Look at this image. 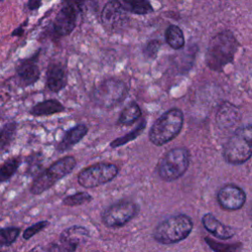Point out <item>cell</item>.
Segmentation results:
<instances>
[{
    "label": "cell",
    "mask_w": 252,
    "mask_h": 252,
    "mask_svg": "<svg viewBox=\"0 0 252 252\" xmlns=\"http://www.w3.org/2000/svg\"><path fill=\"white\" fill-rule=\"evenodd\" d=\"M239 43L231 32L223 31L217 33L210 40L206 51L207 66L214 71H221L233 61Z\"/></svg>",
    "instance_id": "6da1fadb"
},
{
    "label": "cell",
    "mask_w": 252,
    "mask_h": 252,
    "mask_svg": "<svg viewBox=\"0 0 252 252\" xmlns=\"http://www.w3.org/2000/svg\"><path fill=\"white\" fill-rule=\"evenodd\" d=\"M76 165L77 160L73 156H65L57 159L33 177L30 186V192L32 195H40L44 193L53 187L59 180L70 174Z\"/></svg>",
    "instance_id": "7a4b0ae2"
},
{
    "label": "cell",
    "mask_w": 252,
    "mask_h": 252,
    "mask_svg": "<svg viewBox=\"0 0 252 252\" xmlns=\"http://www.w3.org/2000/svg\"><path fill=\"white\" fill-rule=\"evenodd\" d=\"M252 156V125L237 128L223 148V157L228 163L240 164Z\"/></svg>",
    "instance_id": "3957f363"
},
{
    "label": "cell",
    "mask_w": 252,
    "mask_h": 252,
    "mask_svg": "<svg viewBox=\"0 0 252 252\" xmlns=\"http://www.w3.org/2000/svg\"><path fill=\"white\" fill-rule=\"evenodd\" d=\"M182 125V111L178 108H171L154 123L149 133L150 140L157 146L164 145L179 134Z\"/></svg>",
    "instance_id": "277c9868"
},
{
    "label": "cell",
    "mask_w": 252,
    "mask_h": 252,
    "mask_svg": "<svg viewBox=\"0 0 252 252\" xmlns=\"http://www.w3.org/2000/svg\"><path fill=\"white\" fill-rule=\"evenodd\" d=\"M193 228L192 220L186 215H177L161 221L154 231L155 239L161 244H173L185 239Z\"/></svg>",
    "instance_id": "5b68a950"
},
{
    "label": "cell",
    "mask_w": 252,
    "mask_h": 252,
    "mask_svg": "<svg viewBox=\"0 0 252 252\" xmlns=\"http://www.w3.org/2000/svg\"><path fill=\"white\" fill-rule=\"evenodd\" d=\"M189 158V152L185 148L170 150L158 163V172L159 177L164 181H172L179 178L187 170Z\"/></svg>",
    "instance_id": "8992f818"
},
{
    "label": "cell",
    "mask_w": 252,
    "mask_h": 252,
    "mask_svg": "<svg viewBox=\"0 0 252 252\" xmlns=\"http://www.w3.org/2000/svg\"><path fill=\"white\" fill-rule=\"evenodd\" d=\"M127 94L125 84L116 79H107L101 82L93 92L94 102L103 108H111L119 104Z\"/></svg>",
    "instance_id": "52a82bcc"
},
{
    "label": "cell",
    "mask_w": 252,
    "mask_h": 252,
    "mask_svg": "<svg viewBox=\"0 0 252 252\" xmlns=\"http://www.w3.org/2000/svg\"><path fill=\"white\" fill-rule=\"evenodd\" d=\"M118 168L113 163L97 162L82 169L77 176L78 183L84 188H94L116 177Z\"/></svg>",
    "instance_id": "ba28073f"
},
{
    "label": "cell",
    "mask_w": 252,
    "mask_h": 252,
    "mask_svg": "<svg viewBox=\"0 0 252 252\" xmlns=\"http://www.w3.org/2000/svg\"><path fill=\"white\" fill-rule=\"evenodd\" d=\"M90 237V231L83 225L74 224L65 228L57 241L51 242L45 252H76L82 242Z\"/></svg>",
    "instance_id": "9c48e42d"
},
{
    "label": "cell",
    "mask_w": 252,
    "mask_h": 252,
    "mask_svg": "<svg viewBox=\"0 0 252 252\" xmlns=\"http://www.w3.org/2000/svg\"><path fill=\"white\" fill-rule=\"evenodd\" d=\"M137 205L131 201H119L107 207L101 214L102 222L108 227L126 224L137 214Z\"/></svg>",
    "instance_id": "30bf717a"
},
{
    "label": "cell",
    "mask_w": 252,
    "mask_h": 252,
    "mask_svg": "<svg viewBox=\"0 0 252 252\" xmlns=\"http://www.w3.org/2000/svg\"><path fill=\"white\" fill-rule=\"evenodd\" d=\"M81 11L62 4L61 9L57 13L54 21H53V32L57 37L66 36L70 34L77 25V19Z\"/></svg>",
    "instance_id": "8fae6325"
},
{
    "label": "cell",
    "mask_w": 252,
    "mask_h": 252,
    "mask_svg": "<svg viewBox=\"0 0 252 252\" xmlns=\"http://www.w3.org/2000/svg\"><path fill=\"white\" fill-rule=\"evenodd\" d=\"M127 21V12L119 0L108 1L101 11V22L108 30L122 28Z\"/></svg>",
    "instance_id": "7c38bea8"
},
{
    "label": "cell",
    "mask_w": 252,
    "mask_h": 252,
    "mask_svg": "<svg viewBox=\"0 0 252 252\" xmlns=\"http://www.w3.org/2000/svg\"><path fill=\"white\" fill-rule=\"evenodd\" d=\"M218 202L223 210L235 211L240 209L245 201V192L234 184H226L222 186L218 193Z\"/></svg>",
    "instance_id": "4fadbf2b"
},
{
    "label": "cell",
    "mask_w": 252,
    "mask_h": 252,
    "mask_svg": "<svg viewBox=\"0 0 252 252\" xmlns=\"http://www.w3.org/2000/svg\"><path fill=\"white\" fill-rule=\"evenodd\" d=\"M38 52L28 59L22 60L16 67L17 75L25 87L35 84L39 79L40 71L36 64Z\"/></svg>",
    "instance_id": "5bb4252c"
},
{
    "label": "cell",
    "mask_w": 252,
    "mask_h": 252,
    "mask_svg": "<svg viewBox=\"0 0 252 252\" xmlns=\"http://www.w3.org/2000/svg\"><path fill=\"white\" fill-rule=\"evenodd\" d=\"M241 119L239 109L230 102H223L218 109L216 121L220 129L229 130L235 127Z\"/></svg>",
    "instance_id": "9a60e30c"
},
{
    "label": "cell",
    "mask_w": 252,
    "mask_h": 252,
    "mask_svg": "<svg viewBox=\"0 0 252 252\" xmlns=\"http://www.w3.org/2000/svg\"><path fill=\"white\" fill-rule=\"evenodd\" d=\"M89 128L87 125L81 123L77 124L64 132L62 139L56 146V151L64 153L73 148L76 144L81 142L83 138L88 134Z\"/></svg>",
    "instance_id": "2e32d148"
},
{
    "label": "cell",
    "mask_w": 252,
    "mask_h": 252,
    "mask_svg": "<svg viewBox=\"0 0 252 252\" xmlns=\"http://www.w3.org/2000/svg\"><path fill=\"white\" fill-rule=\"evenodd\" d=\"M67 85V74L60 63H51L46 71V87L52 93H59Z\"/></svg>",
    "instance_id": "e0dca14e"
},
{
    "label": "cell",
    "mask_w": 252,
    "mask_h": 252,
    "mask_svg": "<svg viewBox=\"0 0 252 252\" xmlns=\"http://www.w3.org/2000/svg\"><path fill=\"white\" fill-rule=\"evenodd\" d=\"M202 222L204 227L217 238L228 239L234 235V230L230 226L221 223L212 214H206L202 218Z\"/></svg>",
    "instance_id": "ac0fdd59"
},
{
    "label": "cell",
    "mask_w": 252,
    "mask_h": 252,
    "mask_svg": "<svg viewBox=\"0 0 252 252\" xmlns=\"http://www.w3.org/2000/svg\"><path fill=\"white\" fill-rule=\"evenodd\" d=\"M65 106L57 99L50 98L44 99L35 103L30 110V114L35 117L50 116L56 113H61L65 111Z\"/></svg>",
    "instance_id": "d6986e66"
},
{
    "label": "cell",
    "mask_w": 252,
    "mask_h": 252,
    "mask_svg": "<svg viewBox=\"0 0 252 252\" xmlns=\"http://www.w3.org/2000/svg\"><path fill=\"white\" fill-rule=\"evenodd\" d=\"M124 10L135 15H147L154 12L149 0H121Z\"/></svg>",
    "instance_id": "ffe728a7"
},
{
    "label": "cell",
    "mask_w": 252,
    "mask_h": 252,
    "mask_svg": "<svg viewBox=\"0 0 252 252\" xmlns=\"http://www.w3.org/2000/svg\"><path fill=\"white\" fill-rule=\"evenodd\" d=\"M21 157H13L5 159L0 164V183L10 180L21 165Z\"/></svg>",
    "instance_id": "44dd1931"
},
{
    "label": "cell",
    "mask_w": 252,
    "mask_h": 252,
    "mask_svg": "<svg viewBox=\"0 0 252 252\" xmlns=\"http://www.w3.org/2000/svg\"><path fill=\"white\" fill-rule=\"evenodd\" d=\"M18 123L17 122H7L0 129V151L7 150L11 143L15 139L17 133Z\"/></svg>",
    "instance_id": "7402d4cb"
},
{
    "label": "cell",
    "mask_w": 252,
    "mask_h": 252,
    "mask_svg": "<svg viewBox=\"0 0 252 252\" xmlns=\"http://www.w3.org/2000/svg\"><path fill=\"white\" fill-rule=\"evenodd\" d=\"M165 40L173 49H180L184 46L185 39L181 29L175 25H170L165 31Z\"/></svg>",
    "instance_id": "603a6c76"
},
{
    "label": "cell",
    "mask_w": 252,
    "mask_h": 252,
    "mask_svg": "<svg viewBox=\"0 0 252 252\" xmlns=\"http://www.w3.org/2000/svg\"><path fill=\"white\" fill-rule=\"evenodd\" d=\"M43 155L41 153H33L25 158V162L27 163L25 174L28 176L34 177L42 170L43 164Z\"/></svg>",
    "instance_id": "cb8c5ba5"
},
{
    "label": "cell",
    "mask_w": 252,
    "mask_h": 252,
    "mask_svg": "<svg viewBox=\"0 0 252 252\" xmlns=\"http://www.w3.org/2000/svg\"><path fill=\"white\" fill-rule=\"evenodd\" d=\"M141 116V109L139 105L135 102L128 104L120 113L119 118L117 120V124L119 125H129L135 122Z\"/></svg>",
    "instance_id": "d4e9b609"
},
{
    "label": "cell",
    "mask_w": 252,
    "mask_h": 252,
    "mask_svg": "<svg viewBox=\"0 0 252 252\" xmlns=\"http://www.w3.org/2000/svg\"><path fill=\"white\" fill-rule=\"evenodd\" d=\"M21 233V228L17 226H8L0 228V247L10 246L16 242Z\"/></svg>",
    "instance_id": "484cf974"
},
{
    "label": "cell",
    "mask_w": 252,
    "mask_h": 252,
    "mask_svg": "<svg viewBox=\"0 0 252 252\" xmlns=\"http://www.w3.org/2000/svg\"><path fill=\"white\" fill-rule=\"evenodd\" d=\"M93 197L84 191L76 192L72 195H68L62 199V204L66 207H77L83 204L91 202Z\"/></svg>",
    "instance_id": "4316f807"
},
{
    "label": "cell",
    "mask_w": 252,
    "mask_h": 252,
    "mask_svg": "<svg viewBox=\"0 0 252 252\" xmlns=\"http://www.w3.org/2000/svg\"><path fill=\"white\" fill-rule=\"evenodd\" d=\"M145 126H146L145 121H142V123L136 129H134L132 132H130V133H128V134L122 136V137H119V138L113 140L110 143V147L111 148H117V147H120V146L128 143L131 140H134L135 138H137V136H139L142 133V131L144 130Z\"/></svg>",
    "instance_id": "83f0119b"
},
{
    "label": "cell",
    "mask_w": 252,
    "mask_h": 252,
    "mask_svg": "<svg viewBox=\"0 0 252 252\" xmlns=\"http://www.w3.org/2000/svg\"><path fill=\"white\" fill-rule=\"evenodd\" d=\"M207 244L215 252H241V244H222L212 240L211 238H206Z\"/></svg>",
    "instance_id": "f1b7e54d"
},
{
    "label": "cell",
    "mask_w": 252,
    "mask_h": 252,
    "mask_svg": "<svg viewBox=\"0 0 252 252\" xmlns=\"http://www.w3.org/2000/svg\"><path fill=\"white\" fill-rule=\"evenodd\" d=\"M50 224L48 220H39L30 226H28L24 232H23V239L24 240H29L34 235H36L38 232L42 231L45 227H47Z\"/></svg>",
    "instance_id": "f546056e"
},
{
    "label": "cell",
    "mask_w": 252,
    "mask_h": 252,
    "mask_svg": "<svg viewBox=\"0 0 252 252\" xmlns=\"http://www.w3.org/2000/svg\"><path fill=\"white\" fill-rule=\"evenodd\" d=\"M160 45H161V43L159 40L154 39V40L149 41L144 48L145 56H147L148 58H152V59L155 58L160 48Z\"/></svg>",
    "instance_id": "4dcf8cb0"
},
{
    "label": "cell",
    "mask_w": 252,
    "mask_h": 252,
    "mask_svg": "<svg viewBox=\"0 0 252 252\" xmlns=\"http://www.w3.org/2000/svg\"><path fill=\"white\" fill-rule=\"evenodd\" d=\"M84 2L85 0H63L62 1V4H65V5H68V6H71L79 11L82 12V9H83V6H84Z\"/></svg>",
    "instance_id": "1f68e13d"
},
{
    "label": "cell",
    "mask_w": 252,
    "mask_h": 252,
    "mask_svg": "<svg viewBox=\"0 0 252 252\" xmlns=\"http://www.w3.org/2000/svg\"><path fill=\"white\" fill-rule=\"evenodd\" d=\"M28 24V20H26L21 26H19L17 29H15L13 31V32L11 33L12 36H22L24 34V32H25V27L27 26Z\"/></svg>",
    "instance_id": "d6a6232c"
},
{
    "label": "cell",
    "mask_w": 252,
    "mask_h": 252,
    "mask_svg": "<svg viewBox=\"0 0 252 252\" xmlns=\"http://www.w3.org/2000/svg\"><path fill=\"white\" fill-rule=\"evenodd\" d=\"M42 4V0H29L28 1V8L32 11L37 10Z\"/></svg>",
    "instance_id": "836d02e7"
},
{
    "label": "cell",
    "mask_w": 252,
    "mask_h": 252,
    "mask_svg": "<svg viewBox=\"0 0 252 252\" xmlns=\"http://www.w3.org/2000/svg\"><path fill=\"white\" fill-rule=\"evenodd\" d=\"M2 1H3V0H0V3H1V2H2Z\"/></svg>",
    "instance_id": "e575fe53"
}]
</instances>
